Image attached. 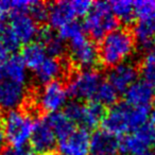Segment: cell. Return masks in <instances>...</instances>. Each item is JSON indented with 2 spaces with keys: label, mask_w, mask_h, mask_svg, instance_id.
I'll use <instances>...</instances> for the list:
<instances>
[{
  "label": "cell",
  "mask_w": 155,
  "mask_h": 155,
  "mask_svg": "<svg viewBox=\"0 0 155 155\" xmlns=\"http://www.w3.org/2000/svg\"><path fill=\"white\" fill-rule=\"evenodd\" d=\"M149 118V107H133L123 102L110 106L105 112L102 127L106 132L119 137L135 132L146 124Z\"/></svg>",
  "instance_id": "cell-1"
},
{
  "label": "cell",
  "mask_w": 155,
  "mask_h": 155,
  "mask_svg": "<svg viewBox=\"0 0 155 155\" xmlns=\"http://www.w3.org/2000/svg\"><path fill=\"white\" fill-rule=\"evenodd\" d=\"M99 61L106 67L117 66L127 62L135 49L133 33L127 29L117 28L100 41Z\"/></svg>",
  "instance_id": "cell-2"
},
{
  "label": "cell",
  "mask_w": 155,
  "mask_h": 155,
  "mask_svg": "<svg viewBox=\"0 0 155 155\" xmlns=\"http://www.w3.org/2000/svg\"><path fill=\"white\" fill-rule=\"evenodd\" d=\"M5 140L12 149H24L32 137L35 121L28 112L21 110H9L2 120Z\"/></svg>",
  "instance_id": "cell-3"
},
{
  "label": "cell",
  "mask_w": 155,
  "mask_h": 155,
  "mask_svg": "<svg viewBox=\"0 0 155 155\" xmlns=\"http://www.w3.org/2000/svg\"><path fill=\"white\" fill-rule=\"evenodd\" d=\"M38 31L37 22L30 14H18L10 18L9 26L0 39L9 51H14L19 46L33 43V39L38 35Z\"/></svg>",
  "instance_id": "cell-4"
},
{
  "label": "cell",
  "mask_w": 155,
  "mask_h": 155,
  "mask_svg": "<svg viewBox=\"0 0 155 155\" xmlns=\"http://www.w3.org/2000/svg\"><path fill=\"white\" fill-rule=\"evenodd\" d=\"M118 20L110 10V2H95L84 18L83 29L94 39L101 41L104 36L117 29Z\"/></svg>",
  "instance_id": "cell-5"
},
{
  "label": "cell",
  "mask_w": 155,
  "mask_h": 155,
  "mask_svg": "<svg viewBox=\"0 0 155 155\" xmlns=\"http://www.w3.org/2000/svg\"><path fill=\"white\" fill-rule=\"evenodd\" d=\"M94 2L88 0H71V1H58L48 7V21L54 29L77 21L78 17L86 16L91 10Z\"/></svg>",
  "instance_id": "cell-6"
},
{
  "label": "cell",
  "mask_w": 155,
  "mask_h": 155,
  "mask_svg": "<svg viewBox=\"0 0 155 155\" xmlns=\"http://www.w3.org/2000/svg\"><path fill=\"white\" fill-rule=\"evenodd\" d=\"M102 83V75L97 70H80L71 75L67 86V91L69 97H72L77 100L91 102L95 101Z\"/></svg>",
  "instance_id": "cell-7"
},
{
  "label": "cell",
  "mask_w": 155,
  "mask_h": 155,
  "mask_svg": "<svg viewBox=\"0 0 155 155\" xmlns=\"http://www.w3.org/2000/svg\"><path fill=\"white\" fill-rule=\"evenodd\" d=\"M66 116L73 122V124L80 125V129L86 131L97 127L105 115L103 105L96 101L80 103V102H71L65 107Z\"/></svg>",
  "instance_id": "cell-8"
},
{
  "label": "cell",
  "mask_w": 155,
  "mask_h": 155,
  "mask_svg": "<svg viewBox=\"0 0 155 155\" xmlns=\"http://www.w3.org/2000/svg\"><path fill=\"white\" fill-rule=\"evenodd\" d=\"M70 60L81 70L94 69L99 62V49L85 32L78 34L68 41Z\"/></svg>",
  "instance_id": "cell-9"
},
{
  "label": "cell",
  "mask_w": 155,
  "mask_h": 155,
  "mask_svg": "<svg viewBox=\"0 0 155 155\" xmlns=\"http://www.w3.org/2000/svg\"><path fill=\"white\" fill-rule=\"evenodd\" d=\"M155 148V127L150 122L127 135L120 141L121 155H144Z\"/></svg>",
  "instance_id": "cell-10"
},
{
  "label": "cell",
  "mask_w": 155,
  "mask_h": 155,
  "mask_svg": "<svg viewBox=\"0 0 155 155\" xmlns=\"http://www.w3.org/2000/svg\"><path fill=\"white\" fill-rule=\"evenodd\" d=\"M68 97L67 87L56 80L44 85L37 97V103L43 112L50 115L64 108L67 104Z\"/></svg>",
  "instance_id": "cell-11"
},
{
  "label": "cell",
  "mask_w": 155,
  "mask_h": 155,
  "mask_svg": "<svg viewBox=\"0 0 155 155\" xmlns=\"http://www.w3.org/2000/svg\"><path fill=\"white\" fill-rule=\"evenodd\" d=\"M58 137L46 118L35 121L30 143L36 155H51L58 146Z\"/></svg>",
  "instance_id": "cell-12"
},
{
  "label": "cell",
  "mask_w": 155,
  "mask_h": 155,
  "mask_svg": "<svg viewBox=\"0 0 155 155\" xmlns=\"http://www.w3.org/2000/svg\"><path fill=\"white\" fill-rule=\"evenodd\" d=\"M91 134L84 129H74L68 136L58 140L61 155H89Z\"/></svg>",
  "instance_id": "cell-13"
},
{
  "label": "cell",
  "mask_w": 155,
  "mask_h": 155,
  "mask_svg": "<svg viewBox=\"0 0 155 155\" xmlns=\"http://www.w3.org/2000/svg\"><path fill=\"white\" fill-rule=\"evenodd\" d=\"M137 67L130 62H124L110 69L107 82L118 93H125L137 81Z\"/></svg>",
  "instance_id": "cell-14"
},
{
  "label": "cell",
  "mask_w": 155,
  "mask_h": 155,
  "mask_svg": "<svg viewBox=\"0 0 155 155\" xmlns=\"http://www.w3.org/2000/svg\"><path fill=\"white\" fill-rule=\"evenodd\" d=\"M26 93L25 84L0 80V106L8 112L18 110L26 99Z\"/></svg>",
  "instance_id": "cell-15"
},
{
  "label": "cell",
  "mask_w": 155,
  "mask_h": 155,
  "mask_svg": "<svg viewBox=\"0 0 155 155\" xmlns=\"http://www.w3.org/2000/svg\"><path fill=\"white\" fill-rule=\"evenodd\" d=\"M120 153V140L117 136L105 130L96 131L91 137L89 155H118Z\"/></svg>",
  "instance_id": "cell-16"
},
{
  "label": "cell",
  "mask_w": 155,
  "mask_h": 155,
  "mask_svg": "<svg viewBox=\"0 0 155 155\" xmlns=\"http://www.w3.org/2000/svg\"><path fill=\"white\" fill-rule=\"evenodd\" d=\"M0 80H9L26 85L28 80V69L21 56L13 54L8 58L0 67Z\"/></svg>",
  "instance_id": "cell-17"
},
{
  "label": "cell",
  "mask_w": 155,
  "mask_h": 155,
  "mask_svg": "<svg viewBox=\"0 0 155 155\" xmlns=\"http://www.w3.org/2000/svg\"><path fill=\"white\" fill-rule=\"evenodd\" d=\"M154 89L143 81H136L124 93L125 103L133 107H149L153 101Z\"/></svg>",
  "instance_id": "cell-18"
},
{
  "label": "cell",
  "mask_w": 155,
  "mask_h": 155,
  "mask_svg": "<svg viewBox=\"0 0 155 155\" xmlns=\"http://www.w3.org/2000/svg\"><path fill=\"white\" fill-rule=\"evenodd\" d=\"M38 43L45 48L49 56L58 58L65 51L64 41L58 33L50 28H43L38 31Z\"/></svg>",
  "instance_id": "cell-19"
},
{
  "label": "cell",
  "mask_w": 155,
  "mask_h": 155,
  "mask_svg": "<svg viewBox=\"0 0 155 155\" xmlns=\"http://www.w3.org/2000/svg\"><path fill=\"white\" fill-rule=\"evenodd\" d=\"M33 73L36 80L45 85L47 83L56 81L62 75L63 64L58 58L48 56Z\"/></svg>",
  "instance_id": "cell-20"
},
{
  "label": "cell",
  "mask_w": 155,
  "mask_h": 155,
  "mask_svg": "<svg viewBox=\"0 0 155 155\" xmlns=\"http://www.w3.org/2000/svg\"><path fill=\"white\" fill-rule=\"evenodd\" d=\"M20 56H21L27 69L34 72L49 55L46 52L45 48L38 41H33V43L25 46L20 53Z\"/></svg>",
  "instance_id": "cell-21"
},
{
  "label": "cell",
  "mask_w": 155,
  "mask_h": 155,
  "mask_svg": "<svg viewBox=\"0 0 155 155\" xmlns=\"http://www.w3.org/2000/svg\"><path fill=\"white\" fill-rule=\"evenodd\" d=\"M155 33V20H140L136 24L133 31L135 44L141 49L149 50L153 47V37Z\"/></svg>",
  "instance_id": "cell-22"
},
{
  "label": "cell",
  "mask_w": 155,
  "mask_h": 155,
  "mask_svg": "<svg viewBox=\"0 0 155 155\" xmlns=\"http://www.w3.org/2000/svg\"><path fill=\"white\" fill-rule=\"evenodd\" d=\"M46 120L55 133L58 140H61L68 136L75 129L73 122L63 112L50 114L46 117Z\"/></svg>",
  "instance_id": "cell-23"
},
{
  "label": "cell",
  "mask_w": 155,
  "mask_h": 155,
  "mask_svg": "<svg viewBox=\"0 0 155 155\" xmlns=\"http://www.w3.org/2000/svg\"><path fill=\"white\" fill-rule=\"evenodd\" d=\"M34 3L32 0H2L0 1V19L11 18L18 14H29Z\"/></svg>",
  "instance_id": "cell-24"
},
{
  "label": "cell",
  "mask_w": 155,
  "mask_h": 155,
  "mask_svg": "<svg viewBox=\"0 0 155 155\" xmlns=\"http://www.w3.org/2000/svg\"><path fill=\"white\" fill-rule=\"evenodd\" d=\"M110 10L117 20L123 24H131L135 19L134 2L130 0H115L110 2Z\"/></svg>",
  "instance_id": "cell-25"
},
{
  "label": "cell",
  "mask_w": 155,
  "mask_h": 155,
  "mask_svg": "<svg viewBox=\"0 0 155 155\" xmlns=\"http://www.w3.org/2000/svg\"><path fill=\"white\" fill-rule=\"evenodd\" d=\"M139 72L141 81L155 89V53L149 52L144 55L140 64Z\"/></svg>",
  "instance_id": "cell-26"
},
{
  "label": "cell",
  "mask_w": 155,
  "mask_h": 155,
  "mask_svg": "<svg viewBox=\"0 0 155 155\" xmlns=\"http://www.w3.org/2000/svg\"><path fill=\"white\" fill-rule=\"evenodd\" d=\"M118 91L107 81H103V83L101 84L97 93L95 101L103 106H113L116 104L117 99H118Z\"/></svg>",
  "instance_id": "cell-27"
},
{
  "label": "cell",
  "mask_w": 155,
  "mask_h": 155,
  "mask_svg": "<svg viewBox=\"0 0 155 155\" xmlns=\"http://www.w3.org/2000/svg\"><path fill=\"white\" fill-rule=\"evenodd\" d=\"M135 18L140 20H155V0H138L134 2Z\"/></svg>",
  "instance_id": "cell-28"
},
{
  "label": "cell",
  "mask_w": 155,
  "mask_h": 155,
  "mask_svg": "<svg viewBox=\"0 0 155 155\" xmlns=\"http://www.w3.org/2000/svg\"><path fill=\"white\" fill-rule=\"evenodd\" d=\"M82 32H85L83 26H81L78 21H73L58 29V34L60 35V37L64 41H69L71 38H73L74 36H77L78 34H80Z\"/></svg>",
  "instance_id": "cell-29"
},
{
  "label": "cell",
  "mask_w": 155,
  "mask_h": 155,
  "mask_svg": "<svg viewBox=\"0 0 155 155\" xmlns=\"http://www.w3.org/2000/svg\"><path fill=\"white\" fill-rule=\"evenodd\" d=\"M29 14L32 16V18L36 22L43 21V20L48 18V7L45 3L35 1L34 5L32 7V9H31Z\"/></svg>",
  "instance_id": "cell-30"
},
{
  "label": "cell",
  "mask_w": 155,
  "mask_h": 155,
  "mask_svg": "<svg viewBox=\"0 0 155 155\" xmlns=\"http://www.w3.org/2000/svg\"><path fill=\"white\" fill-rule=\"evenodd\" d=\"M9 53H10L9 49L5 47V45L1 41V39H0V67L2 66L3 63L8 60V58L10 56Z\"/></svg>",
  "instance_id": "cell-31"
},
{
  "label": "cell",
  "mask_w": 155,
  "mask_h": 155,
  "mask_svg": "<svg viewBox=\"0 0 155 155\" xmlns=\"http://www.w3.org/2000/svg\"><path fill=\"white\" fill-rule=\"evenodd\" d=\"M5 130H3L2 121H0V151L2 150L3 146L5 143Z\"/></svg>",
  "instance_id": "cell-32"
},
{
  "label": "cell",
  "mask_w": 155,
  "mask_h": 155,
  "mask_svg": "<svg viewBox=\"0 0 155 155\" xmlns=\"http://www.w3.org/2000/svg\"><path fill=\"white\" fill-rule=\"evenodd\" d=\"M0 155H15V149H9V150L2 151Z\"/></svg>",
  "instance_id": "cell-33"
},
{
  "label": "cell",
  "mask_w": 155,
  "mask_h": 155,
  "mask_svg": "<svg viewBox=\"0 0 155 155\" xmlns=\"http://www.w3.org/2000/svg\"><path fill=\"white\" fill-rule=\"evenodd\" d=\"M5 28H7V27L5 26V24H3V21H2V19H0V38H1V36H2L3 33H5Z\"/></svg>",
  "instance_id": "cell-34"
},
{
  "label": "cell",
  "mask_w": 155,
  "mask_h": 155,
  "mask_svg": "<svg viewBox=\"0 0 155 155\" xmlns=\"http://www.w3.org/2000/svg\"><path fill=\"white\" fill-rule=\"evenodd\" d=\"M149 119H150V123L155 127V110L152 113V114H150V118Z\"/></svg>",
  "instance_id": "cell-35"
},
{
  "label": "cell",
  "mask_w": 155,
  "mask_h": 155,
  "mask_svg": "<svg viewBox=\"0 0 155 155\" xmlns=\"http://www.w3.org/2000/svg\"><path fill=\"white\" fill-rule=\"evenodd\" d=\"M144 155H155V148L154 149H152L151 151H149L148 153H146Z\"/></svg>",
  "instance_id": "cell-36"
},
{
  "label": "cell",
  "mask_w": 155,
  "mask_h": 155,
  "mask_svg": "<svg viewBox=\"0 0 155 155\" xmlns=\"http://www.w3.org/2000/svg\"><path fill=\"white\" fill-rule=\"evenodd\" d=\"M153 47L155 48V33H154V37H153Z\"/></svg>",
  "instance_id": "cell-37"
},
{
  "label": "cell",
  "mask_w": 155,
  "mask_h": 155,
  "mask_svg": "<svg viewBox=\"0 0 155 155\" xmlns=\"http://www.w3.org/2000/svg\"><path fill=\"white\" fill-rule=\"evenodd\" d=\"M153 104H154V106H155V94H154V97H153Z\"/></svg>",
  "instance_id": "cell-38"
},
{
  "label": "cell",
  "mask_w": 155,
  "mask_h": 155,
  "mask_svg": "<svg viewBox=\"0 0 155 155\" xmlns=\"http://www.w3.org/2000/svg\"><path fill=\"white\" fill-rule=\"evenodd\" d=\"M0 108H1V106H0Z\"/></svg>",
  "instance_id": "cell-39"
}]
</instances>
